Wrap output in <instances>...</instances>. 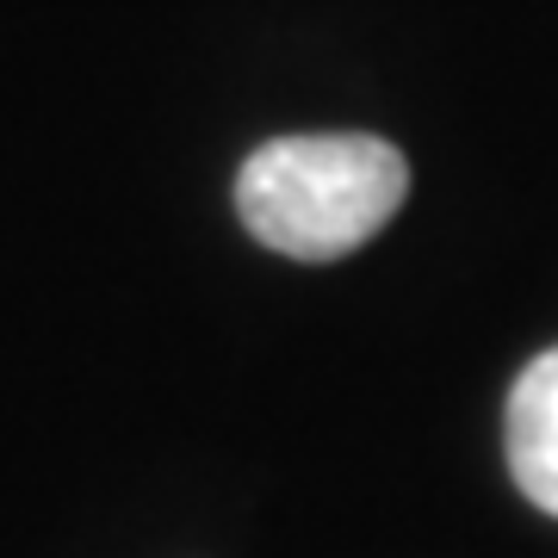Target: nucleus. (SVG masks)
I'll return each instance as SVG.
<instances>
[{"instance_id":"nucleus-1","label":"nucleus","mask_w":558,"mask_h":558,"mask_svg":"<svg viewBox=\"0 0 558 558\" xmlns=\"http://www.w3.org/2000/svg\"><path fill=\"white\" fill-rule=\"evenodd\" d=\"M410 161L366 131L274 137L242 161L236 211L248 236L292 260H341L398 218Z\"/></svg>"},{"instance_id":"nucleus-2","label":"nucleus","mask_w":558,"mask_h":558,"mask_svg":"<svg viewBox=\"0 0 558 558\" xmlns=\"http://www.w3.org/2000/svg\"><path fill=\"white\" fill-rule=\"evenodd\" d=\"M502 440H509V472H515L521 497L558 515V348L521 366Z\"/></svg>"}]
</instances>
